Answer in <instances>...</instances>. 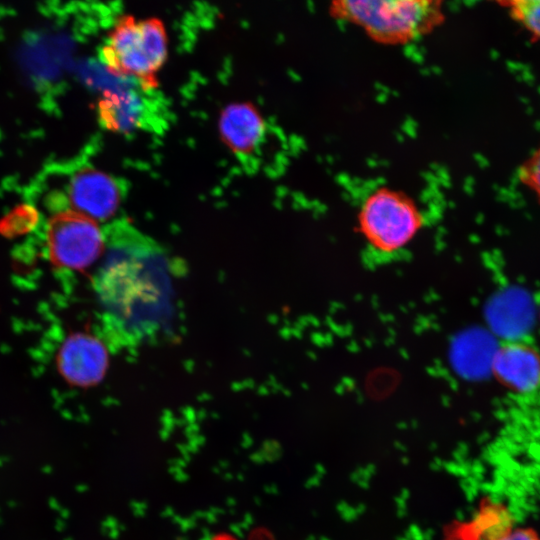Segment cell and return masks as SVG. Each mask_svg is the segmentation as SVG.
I'll return each instance as SVG.
<instances>
[{
	"mask_svg": "<svg viewBox=\"0 0 540 540\" xmlns=\"http://www.w3.org/2000/svg\"><path fill=\"white\" fill-rule=\"evenodd\" d=\"M121 200L122 188L119 182L101 170L85 167L71 178L69 201L72 210L95 221L113 216Z\"/></svg>",
	"mask_w": 540,
	"mask_h": 540,
	"instance_id": "cell-7",
	"label": "cell"
},
{
	"mask_svg": "<svg viewBox=\"0 0 540 540\" xmlns=\"http://www.w3.org/2000/svg\"><path fill=\"white\" fill-rule=\"evenodd\" d=\"M105 236L97 221L67 209L48 221L46 250L57 268L81 271L90 267L103 253Z\"/></svg>",
	"mask_w": 540,
	"mask_h": 540,
	"instance_id": "cell-5",
	"label": "cell"
},
{
	"mask_svg": "<svg viewBox=\"0 0 540 540\" xmlns=\"http://www.w3.org/2000/svg\"><path fill=\"white\" fill-rule=\"evenodd\" d=\"M57 368L62 377L75 386L94 385L108 367L105 345L96 337L77 333L69 336L59 349Z\"/></svg>",
	"mask_w": 540,
	"mask_h": 540,
	"instance_id": "cell-8",
	"label": "cell"
},
{
	"mask_svg": "<svg viewBox=\"0 0 540 540\" xmlns=\"http://www.w3.org/2000/svg\"><path fill=\"white\" fill-rule=\"evenodd\" d=\"M492 370L513 397L526 401L540 397V349L536 345L505 341L494 354Z\"/></svg>",
	"mask_w": 540,
	"mask_h": 540,
	"instance_id": "cell-6",
	"label": "cell"
},
{
	"mask_svg": "<svg viewBox=\"0 0 540 540\" xmlns=\"http://www.w3.org/2000/svg\"><path fill=\"white\" fill-rule=\"evenodd\" d=\"M497 540H540V534L530 526L515 524Z\"/></svg>",
	"mask_w": 540,
	"mask_h": 540,
	"instance_id": "cell-14",
	"label": "cell"
},
{
	"mask_svg": "<svg viewBox=\"0 0 540 540\" xmlns=\"http://www.w3.org/2000/svg\"><path fill=\"white\" fill-rule=\"evenodd\" d=\"M167 50V33L160 19L123 15L109 32L100 58L110 73L134 79L147 92L158 86L157 74Z\"/></svg>",
	"mask_w": 540,
	"mask_h": 540,
	"instance_id": "cell-3",
	"label": "cell"
},
{
	"mask_svg": "<svg viewBox=\"0 0 540 540\" xmlns=\"http://www.w3.org/2000/svg\"><path fill=\"white\" fill-rule=\"evenodd\" d=\"M357 220L362 260L374 268L406 259L426 224L425 214L409 195L386 186L363 198Z\"/></svg>",
	"mask_w": 540,
	"mask_h": 540,
	"instance_id": "cell-2",
	"label": "cell"
},
{
	"mask_svg": "<svg viewBox=\"0 0 540 540\" xmlns=\"http://www.w3.org/2000/svg\"><path fill=\"white\" fill-rule=\"evenodd\" d=\"M150 112L148 101L132 88L106 90L98 102L100 122L116 133L127 134L144 128Z\"/></svg>",
	"mask_w": 540,
	"mask_h": 540,
	"instance_id": "cell-10",
	"label": "cell"
},
{
	"mask_svg": "<svg viewBox=\"0 0 540 540\" xmlns=\"http://www.w3.org/2000/svg\"><path fill=\"white\" fill-rule=\"evenodd\" d=\"M513 21L533 38L540 40V0H509L499 2Z\"/></svg>",
	"mask_w": 540,
	"mask_h": 540,
	"instance_id": "cell-12",
	"label": "cell"
},
{
	"mask_svg": "<svg viewBox=\"0 0 540 540\" xmlns=\"http://www.w3.org/2000/svg\"><path fill=\"white\" fill-rule=\"evenodd\" d=\"M96 287L110 330L123 344L148 340L170 319L168 259L154 242L130 226L121 227L111 238Z\"/></svg>",
	"mask_w": 540,
	"mask_h": 540,
	"instance_id": "cell-1",
	"label": "cell"
},
{
	"mask_svg": "<svg viewBox=\"0 0 540 540\" xmlns=\"http://www.w3.org/2000/svg\"><path fill=\"white\" fill-rule=\"evenodd\" d=\"M207 540H237L234 537L226 534H217L214 536H210Z\"/></svg>",
	"mask_w": 540,
	"mask_h": 540,
	"instance_id": "cell-15",
	"label": "cell"
},
{
	"mask_svg": "<svg viewBox=\"0 0 540 540\" xmlns=\"http://www.w3.org/2000/svg\"><path fill=\"white\" fill-rule=\"evenodd\" d=\"M517 176L540 203V144L519 166Z\"/></svg>",
	"mask_w": 540,
	"mask_h": 540,
	"instance_id": "cell-13",
	"label": "cell"
},
{
	"mask_svg": "<svg viewBox=\"0 0 540 540\" xmlns=\"http://www.w3.org/2000/svg\"><path fill=\"white\" fill-rule=\"evenodd\" d=\"M218 131L225 146L239 158L253 155L264 140L266 122L248 102L227 105L221 112Z\"/></svg>",
	"mask_w": 540,
	"mask_h": 540,
	"instance_id": "cell-9",
	"label": "cell"
},
{
	"mask_svg": "<svg viewBox=\"0 0 540 540\" xmlns=\"http://www.w3.org/2000/svg\"><path fill=\"white\" fill-rule=\"evenodd\" d=\"M513 525V516L503 504L485 499L471 519L450 524L444 540H497Z\"/></svg>",
	"mask_w": 540,
	"mask_h": 540,
	"instance_id": "cell-11",
	"label": "cell"
},
{
	"mask_svg": "<svg viewBox=\"0 0 540 540\" xmlns=\"http://www.w3.org/2000/svg\"><path fill=\"white\" fill-rule=\"evenodd\" d=\"M331 11L387 44L413 41L430 32L443 17L440 2L425 0H341L333 2Z\"/></svg>",
	"mask_w": 540,
	"mask_h": 540,
	"instance_id": "cell-4",
	"label": "cell"
}]
</instances>
